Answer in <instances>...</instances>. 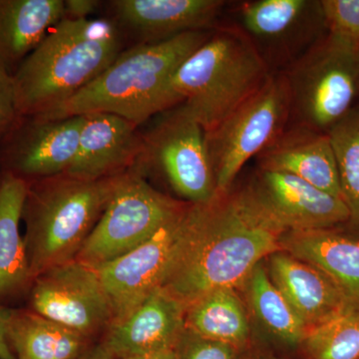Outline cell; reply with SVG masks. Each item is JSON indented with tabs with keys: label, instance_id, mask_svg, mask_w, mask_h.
Instances as JSON below:
<instances>
[{
	"label": "cell",
	"instance_id": "1f68e13d",
	"mask_svg": "<svg viewBox=\"0 0 359 359\" xmlns=\"http://www.w3.org/2000/svg\"><path fill=\"white\" fill-rule=\"evenodd\" d=\"M8 308L0 306V359H14L6 340V323Z\"/></svg>",
	"mask_w": 359,
	"mask_h": 359
},
{
	"label": "cell",
	"instance_id": "d4e9b609",
	"mask_svg": "<svg viewBox=\"0 0 359 359\" xmlns=\"http://www.w3.org/2000/svg\"><path fill=\"white\" fill-rule=\"evenodd\" d=\"M243 285L252 313L271 334L289 344L304 341L308 330L269 278L263 262L252 269Z\"/></svg>",
	"mask_w": 359,
	"mask_h": 359
},
{
	"label": "cell",
	"instance_id": "7c38bea8",
	"mask_svg": "<svg viewBox=\"0 0 359 359\" xmlns=\"http://www.w3.org/2000/svg\"><path fill=\"white\" fill-rule=\"evenodd\" d=\"M243 191L264 216L285 231L335 230L349 221L342 198L294 175L259 169Z\"/></svg>",
	"mask_w": 359,
	"mask_h": 359
},
{
	"label": "cell",
	"instance_id": "f1b7e54d",
	"mask_svg": "<svg viewBox=\"0 0 359 359\" xmlns=\"http://www.w3.org/2000/svg\"><path fill=\"white\" fill-rule=\"evenodd\" d=\"M237 347L198 337L185 330L176 347L178 359H237Z\"/></svg>",
	"mask_w": 359,
	"mask_h": 359
},
{
	"label": "cell",
	"instance_id": "52a82bcc",
	"mask_svg": "<svg viewBox=\"0 0 359 359\" xmlns=\"http://www.w3.org/2000/svg\"><path fill=\"white\" fill-rule=\"evenodd\" d=\"M292 113L285 74L271 75L215 128L205 133L217 192L231 190L245 163L282 135Z\"/></svg>",
	"mask_w": 359,
	"mask_h": 359
},
{
	"label": "cell",
	"instance_id": "277c9868",
	"mask_svg": "<svg viewBox=\"0 0 359 359\" xmlns=\"http://www.w3.org/2000/svg\"><path fill=\"white\" fill-rule=\"evenodd\" d=\"M269 76L268 63L244 32L219 28L179 66L165 92V109L184 104L207 133Z\"/></svg>",
	"mask_w": 359,
	"mask_h": 359
},
{
	"label": "cell",
	"instance_id": "9c48e42d",
	"mask_svg": "<svg viewBox=\"0 0 359 359\" xmlns=\"http://www.w3.org/2000/svg\"><path fill=\"white\" fill-rule=\"evenodd\" d=\"M161 114L143 132V153L135 169L145 177L157 172L183 202H209L218 192L205 130L184 104Z\"/></svg>",
	"mask_w": 359,
	"mask_h": 359
},
{
	"label": "cell",
	"instance_id": "3957f363",
	"mask_svg": "<svg viewBox=\"0 0 359 359\" xmlns=\"http://www.w3.org/2000/svg\"><path fill=\"white\" fill-rule=\"evenodd\" d=\"M210 33L187 32L164 41L132 45L76 95L42 116L65 118L110 113L140 127L152 116L166 111L164 97L170 80Z\"/></svg>",
	"mask_w": 359,
	"mask_h": 359
},
{
	"label": "cell",
	"instance_id": "d6a6232c",
	"mask_svg": "<svg viewBox=\"0 0 359 359\" xmlns=\"http://www.w3.org/2000/svg\"><path fill=\"white\" fill-rule=\"evenodd\" d=\"M77 359H116L102 341H97Z\"/></svg>",
	"mask_w": 359,
	"mask_h": 359
},
{
	"label": "cell",
	"instance_id": "9a60e30c",
	"mask_svg": "<svg viewBox=\"0 0 359 359\" xmlns=\"http://www.w3.org/2000/svg\"><path fill=\"white\" fill-rule=\"evenodd\" d=\"M143 132L133 122L110 114L83 115L77 154L66 175L84 180L114 178L138 166Z\"/></svg>",
	"mask_w": 359,
	"mask_h": 359
},
{
	"label": "cell",
	"instance_id": "8992f818",
	"mask_svg": "<svg viewBox=\"0 0 359 359\" xmlns=\"http://www.w3.org/2000/svg\"><path fill=\"white\" fill-rule=\"evenodd\" d=\"M285 75L299 125L327 133L359 93V47L327 32Z\"/></svg>",
	"mask_w": 359,
	"mask_h": 359
},
{
	"label": "cell",
	"instance_id": "f546056e",
	"mask_svg": "<svg viewBox=\"0 0 359 359\" xmlns=\"http://www.w3.org/2000/svg\"><path fill=\"white\" fill-rule=\"evenodd\" d=\"M20 116L11 75L0 68V140Z\"/></svg>",
	"mask_w": 359,
	"mask_h": 359
},
{
	"label": "cell",
	"instance_id": "4316f807",
	"mask_svg": "<svg viewBox=\"0 0 359 359\" xmlns=\"http://www.w3.org/2000/svg\"><path fill=\"white\" fill-rule=\"evenodd\" d=\"M309 359H359V313H344L309 330L304 339Z\"/></svg>",
	"mask_w": 359,
	"mask_h": 359
},
{
	"label": "cell",
	"instance_id": "ac0fdd59",
	"mask_svg": "<svg viewBox=\"0 0 359 359\" xmlns=\"http://www.w3.org/2000/svg\"><path fill=\"white\" fill-rule=\"evenodd\" d=\"M268 259L269 278L308 332L347 313L344 297L321 269L283 250Z\"/></svg>",
	"mask_w": 359,
	"mask_h": 359
},
{
	"label": "cell",
	"instance_id": "30bf717a",
	"mask_svg": "<svg viewBox=\"0 0 359 359\" xmlns=\"http://www.w3.org/2000/svg\"><path fill=\"white\" fill-rule=\"evenodd\" d=\"M25 306L94 341L114 323L96 269L75 259L36 276Z\"/></svg>",
	"mask_w": 359,
	"mask_h": 359
},
{
	"label": "cell",
	"instance_id": "4fadbf2b",
	"mask_svg": "<svg viewBox=\"0 0 359 359\" xmlns=\"http://www.w3.org/2000/svg\"><path fill=\"white\" fill-rule=\"evenodd\" d=\"M187 207L145 243L95 269L112 306L113 323L126 318L162 285L178 245Z\"/></svg>",
	"mask_w": 359,
	"mask_h": 359
},
{
	"label": "cell",
	"instance_id": "2e32d148",
	"mask_svg": "<svg viewBox=\"0 0 359 359\" xmlns=\"http://www.w3.org/2000/svg\"><path fill=\"white\" fill-rule=\"evenodd\" d=\"M245 33L257 50L262 47L285 49L292 55L302 47L313 46L327 32L320 1L313 0H256L241 7Z\"/></svg>",
	"mask_w": 359,
	"mask_h": 359
},
{
	"label": "cell",
	"instance_id": "ffe728a7",
	"mask_svg": "<svg viewBox=\"0 0 359 359\" xmlns=\"http://www.w3.org/2000/svg\"><path fill=\"white\" fill-rule=\"evenodd\" d=\"M27 182L0 172V306L25 304L33 280L25 237L20 233Z\"/></svg>",
	"mask_w": 359,
	"mask_h": 359
},
{
	"label": "cell",
	"instance_id": "6da1fadb",
	"mask_svg": "<svg viewBox=\"0 0 359 359\" xmlns=\"http://www.w3.org/2000/svg\"><path fill=\"white\" fill-rule=\"evenodd\" d=\"M285 233L243 190L189 204L160 287L185 309L212 290H236L257 264L282 250Z\"/></svg>",
	"mask_w": 359,
	"mask_h": 359
},
{
	"label": "cell",
	"instance_id": "5b68a950",
	"mask_svg": "<svg viewBox=\"0 0 359 359\" xmlns=\"http://www.w3.org/2000/svg\"><path fill=\"white\" fill-rule=\"evenodd\" d=\"M121 176L92 181L62 174L28 183L23 237L33 278L76 259Z\"/></svg>",
	"mask_w": 359,
	"mask_h": 359
},
{
	"label": "cell",
	"instance_id": "4dcf8cb0",
	"mask_svg": "<svg viewBox=\"0 0 359 359\" xmlns=\"http://www.w3.org/2000/svg\"><path fill=\"white\" fill-rule=\"evenodd\" d=\"M101 6L102 2L97 0H65L63 20H89Z\"/></svg>",
	"mask_w": 359,
	"mask_h": 359
},
{
	"label": "cell",
	"instance_id": "7a4b0ae2",
	"mask_svg": "<svg viewBox=\"0 0 359 359\" xmlns=\"http://www.w3.org/2000/svg\"><path fill=\"white\" fill-rule=\"evenodd\" d=\"M124 43L109 18L61 20L14 73L20 115L48 114L67 102L112 65Z\"/></svg>",
	"mask_w": 359,
	"mask_h": 359
},
{
	"label": "cell",
	"instance_id": "83f0119b",
	"mask_svg": "<svg viewBox=\"0 0 359 359\" xmlns=\"http://www.w3.org/2000/svg\"><path fill=\"white\" fill-rule=\"evenodd\" d=\"M327 32L359 47V0H320Z\"/></svg>",
	"mask_w": 359,
	"mask_h": 359
},
{
	"label": "cell",
	"instance_id": "ba28073f",
	"mask_svg": "<svg viewBox=\"0 0 359 359\" xmlns=\"http://www.w3.org/2000/svg\"><path fill=\"white\" fill-rule=\"evenodd\" d=\"M189 203L160 192L137 169L122 175L75 261L97 269L145 243Z\"/></svg>",
	"mask_w": 359,
	"mask_h": 359
},
{
	"label": "cell",
	"instance_id": "7402d4cb",
	"mask_svg": "<svg viewBox=\"0 0 359 359\" xmlns=\"http://www.w3.org/2000/svg\"><path fill=\"white\" fill-rule=\"evenodd\" d=\"M63 18L65 0H0V68L13 76Z\"/></svg>",
	"mask_w": 359,
	"mask_h": 359
},
{
	"label": "cell",
	"instance_id": "d6986e66",
	"mask_svg": "<svg viewBox=\"0 0 359 359\" xmlns=\"http://www.w3.org/2000/svg\"><path fill=\"white\" fill-rule=\"evenodd\" d=\"M259 159V169L294 175L342 198L337 158L327 133L297 125L285 130Z\"/></svg>",
	"mask_w": 359,
	"mask_h": 359
},
{
	"label": "cell",
	"instance_id": "8fae6325",
	"mask_svg": "<svg viewBox=\"0 0 359 359\" xmlns=\"http://www.w3.org/2000/svg\"><path fill=\"white\" fill-rule=\"evenodd\" d=\"M83 115H20L0 140V172L23 181L67 173L79 145Z\"/></svg>",
	"mask_w": 359,
	"mask_h": 359
},
{
	"label": "cell",
	"instance_id": "836d02e7",
	"mask_svg": "<svg viewBox=\"0 0 359 359\" xmlns=\"http://www.w3.org/2000/svg\"><path fill=\"white\" fill-rule=\"evenodd\" d=\"M119 359H178L177 358L176 351H158L141 355L129 356V358Z\"/></svg>",
	"mask_w": 359,
	"mask_h": 359
},
{
	"label": "cell",
	"instance_id": "603a6c76",
	"mask_svg": "<svg viewBox=\"0 0 359 359\" xmlns=\"http://www.w3.org/2000/svg\"><path fill=\"white\" fill-rule=\"evenodd\" d=\"M6 340L14 359H77L97 342L26 306L9 309Z\"/></svg>",
	"mask_w": 359,
	"mask_h": 359
},
{
	"label": "cell",
	"instance_id": "484cf974",
	"mask_svg": "<svg viewBox=\"0 0 359 359\" xmlns=\"http://www.w3.org/2000/svg\"><path fill=\"white\" fill-rule=\"evenodd\" d=\"M339 169L341 197L349 212L347 224L359 235V107L327 132Z\"/></svg>",
	"mask_w": 359,
	"mask_h": 359
},
{
	"label": "cell",
	"instance_id": "44dd1931",
	"mask_svg": "<svg viewBox=\"0 0 359 359\" xmlns=\"http://www.w3.org/2000/svg\"><path fill=\"white\" fill-rule=\"evenodd\" d=\"M280 247L327 273L344 297L347 313H359V236L337 229L287 231Z\"/></svg>",
	"mask_w": 359,
	"mask_h": 359
},
{
	"label": "cell",
	"instance_id": "e0dca14e",
	"mask_svg": "<svg viewBox=\"0 0 359 359\" xmlns=\"http://www.w3.org/2000/svg\"><path fill=\"white\" fill-rule=\"evenodd\" d=\"M185 308L157 289L122 320L113 323L100 341L116 359L176 351L185 332Z\"/></svg>",
	"mask_w": 359,
	"mask_h": 359
},
{
	"label": "cell",
	"instance_id": "5bb4252c",
	"mask_svg": "<svg viewBox=\"0 0 359 359\" xmlns=\"http://www.w3.org/2000/svg\"><path fill=\"white\" fill-rule=\"evenodd\" d=\"M111 18L125 39L135 44L155 43L214 25L226 1L222 0H113Z\"/></svg>",
	"mask_w": 359,
	"mask_h": 359
},
{
	"label": "cell",
	"instance_id": "cb8c5ba5",
	"mask_svg": "<svg viewBox=\"0 0 359 359\" xmlns=\"http://www.w3.org/2000/svg\"><path fill=\"white\" fill-rule=\"evenodd\" d=\"M185 330L204 339L242 346L250 335L244 304L233 289H219L189 304L184 316Z\"/></svg>",
	"mask_w": 359,
	"mask_h": 359
}]
</instances>
